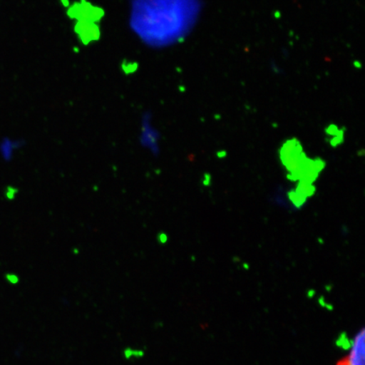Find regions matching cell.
I'll list each match as a JSON object with an SVG mask.
<instances>
[{
  "label": "cell",
  "mask_w": 365,
  "mask_h": 365,
  "mask_svg": "<svg viewBox=\"0 0 365 365\" xmlns=\"http://www.w3.org/2000/svg\"><path fill=\"white\" fill-rule=\"evenodd\" d=\"M364 330H360L352 341L350 352L337 365H365Z\"/></svg>",
  "instance_id": "1"
},
{
  "label": "cell",
  "mask_w": 365,
  "mask_h": 365,
  "mask_svg": "<svg viewBox=\"0 0 365 365\" xmlns=\"http://www.w3.org/2000/svg\"><path fill=\"white\" fill-rule=\"evenodd\" d=\"M158 239L159 240H161V243H165V242L167 241V236L164 234H161L160 235H158Z\"/></svg>",
  "instance_id": "2"
}]
</instances>
